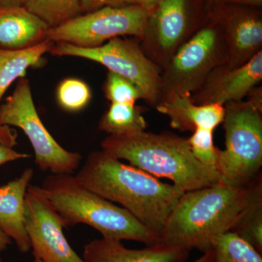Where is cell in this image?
Segmentation results:
<instances>
[{"instance_id": "1", "label": "cell", "mask_w": 262, "mask_h": 262, "mask_svg": "<svg viewBox=\"0 0 262 262\" xmlns=\"http://www.w3.org/2000/svg\"><path fill=\"white\" fill-rule=\"evenodd\" d=\"M75 177L84 187L125 208L158 236L185 192L102 149L90 153Z\"/></svg>"}, {"instance_id": "2", "label": "cell", "mask_w": 262, "mask_h": 262, "mask_svg": "<svg viewBox=\"0 0 262 262\" xmlns=\"http://www.w3.org/2000/svg\"><path fill=\"white\" fill-rule=\"evenodd\" d=\"M261 187L260 175L247 186L219 182L184 192L158 234L160 244L188 251H209L215 237L232 230Z\"/></svg>"}, {"instance_id": "3", "label": "cell", "mask_w": 262, "mask_h": 262, "mask_svg": "<svg viewBox=\"0 0 262 262\" xmlns=\"http://www.w3.org/2000/svg\"><path fill=\"white\" fill-rule=\"evenodd\" d=\"M101 146L114 158L126 160L156 178L168 179L184 192L209 187L220 180L216 168L194 158L187 139L171 133L143 130L108 135Z\"/></svg>"}, {"instance_id": "4", "label": "cell", "mask_w": 262, "mask_h": 262, "mask_svg": "<svg viewBox=\"0 0 262 262\" xmlns=\"http://www.w3.org/2000/svg\"><path fill=\"white\" fill-rule=\"evenodd\" d=\"M41 188L61 217L63 228L84 224L104 238L136 241L146 246L160 244L158 236L125 208L84 187L73 174H51Z\"/></svg>"}, {"instance_id": "5", "label": "cell", "mask_w": 262, "mask_h": 262, "mask_svg": "<svg viewBox=\"0 0 262 262\" xmlns=\"http://www.w3.org/2000/svg\"><path fill=\"white\" fill-rule=\"evenodd\" d=\"M225 149H220V182L247 186L259 177L262 166L261 111L250 101L225 105Z\"/></svg>"}, {"instance_id": "6", "label": "cell", "mask_w": 262, "mask_h": 262, "mask_svg": "<svg viewBox=\"0 0 262 262\" xmlns=\"http://www.w3.org/2000/svg\"><path fill=\"white\" fill-rule=\"evenodd\" d=\"M0 125L19 127L28 137L36 165L52 174H73L82 155L63 149L47 130L34 105L32 89L26 77L17 82L13 94L0 104Z\"/></svg>"}, {"instance_id": "7", "label": "cell", "mask_w": 262, "mask_h": 262, "mask_svg": "<svg viewBox=\"0 0 262 262\" xmlns=\"http://www.w3.org/2000/svg\"><path fill=\"white\" fill-rule=\"evenodd\" d=\"M149 14L135 5L104 7L48 29L47 39L77 47L95 48L121 36L143 37Z\"/></svg>"}, {"instance_id": "8", "label": "cell", "mask_w": 262, "mask_h": 262, "mask_svg": "<svg viewBox=\"0 0 262 262\" xmlns=\"http://www.w3.org/2000/svg\"><path fill=\"white\" fill-rule=\"evenodd\" d=\"M50 53L56 56H74L98 62L110 72L134 82L144 99L158 104L161 77L158 66L130 39L116 37L95 48H80L66 42H56Z\"/></svg>"}, {"instance_id": "9", "label": "cell", "mask_w": 262, "mask_h": 262, "mask_svg": "<svg viewBox=\"0 0 262 262\" xmlns=\"http://www.w3.org/2000/svg\"><path fill=\"white\" fill-rule=\"evenodd\" d=\"M24 217L35 259L42 262H85L69 244L63 234L61 217L39 186H29Z\"/></svg>"}, {"instance_id": "10", "label": "cell", "mask_w": 262, "mask_h": 262, "mask_svg": "<svg viewBox=\"0 0 262 262\" xmlns=\"http://www.w3.org/2000/svg\"><path fill=\"white\" fill-rule=\"evenodd\" d=\"M222 42L216 29L206 27L184 42L173 53L165 81L162 82H167L169 94L190 93L195 89L219 61Z\"/></svg>"}, {"instance_id": "11", "label": "cell", "mask_w": 262, "mask_h": 262, "mask_svg": "<svg viewBox=\"0 0 262 262\" xmlns=\"http://www.w3.org/2000/svg\"><path fill=\"white\" fill-rule=\"evenodd\" d=\"M189 253L162 244L130 249L122 241L102 237L86 244L82 258L85 262H185Z\"/></svg>"}, {"instance_id": "12", "label": "cell", "mask_w": 262, "mask_h": 262, "mask_svg": "<svg viewBox=\"0 0 262 262\" xmlns=\"http://www.w3.org/2000/svg\"><path fill=\"white\" fill-rule=\"evenodd\" d=\"M157 110L168 116L170 126L181 131L214 130L223 122L225 106L217 103L195 104L190 93H170L158 103Z\"/></svg>"}, {"instance_id": "13", "label": "cell", "mask_w": 262, "mask_h": 262, "mask_svg": "<svg viewBox=\"0 0 262 262\" xmlns=\"http://www.w3.org/2000/svg\"><path fill=\"white\" fill-rule=\"evenodd\" d=\"M262 79V52L260 51L244 64L227 69L212 77L203 93V104L225 105L241 101Z\"/></svg>"}, {"instance_id": "14", "label": "cell", "mask_w": 262, "mask_h": 262, "mask_svg": "<svg viewBox=\"0 0 262 262\" xmlns=\"http://www.w3.org/2000/svg\"><path fill=\"white\" fill-rule=\"evenodd\" d=\"M187 0H164L150 13L144 37L158 53H173L188 29Z\"/></svg>"}, {"instance_id": "15", "label": "cell", "mask_w": 262, "mask_h": 262, "mask_svg": "<svg viewBox=\"0 0 262 262\" xmlns=\"http://www.w3.org/2000/svg\"><path fill=\"white\" fill-rule=\"evenodd\" d=\"M34 173L32 168H26L18 178L0 187V229L14 241L22 253L31 250L24 210L26 194Z\"/></svg>"}, {"instance_id": "16", "label": "cell", "mask_w": 262, "mask_h": 262, "mask_svg": "<svg viewBox=\"0 0 262 262\" xmlns=\"http://www.w3.org/2000/svg\"><path fill=\"white\" fill-rule=\"evenodd\" d=\"M49 27L22 5L0 6V48L25 49L47 39Z\"/></svg>"}, {"instance_id": "17", "label": "cell", "mask_w": 262, "mask_h": 262, "mask_svg": "<svg viewBox=\"0 0 262 262\" xmlns=\"http://www.w3.org/2000/svg\"><path fill=\"white\" fill-rule=\"evenodd\" d=\"M226 34L229 47L227 69L244 64L261 51L262 21L258 15L247 12L234 13L227 20Z\"/></svg>"}, {"instance_id": "18", "label": "cell", "mask_w": 262, "mask_h": 262, "mask_svg": "<svg viewBox=\"0 0 262 262\" xmlns=\"http://www.w3.org/2000/svg\"><path fill=\"white\" fill-rule=\"evenodd\" d=\"M54 42L46 40L25 49L0 48V104L7 90L14 81L24 78L27 70L37 66L43 56L51 51Z\"/></svg>"}, {"instance_id": "19", "label": "cell", "mask_w": 262, "mask_h": 262, "mask_svg": "<svg viewBox=\"0 0 262 262\" xmlns=\"http://www.w3.org/2000/svg\"><path fill=\"white\" fill-rule=\"evenodd\" d=\"M142 110L130 103H112L98 123L99 130L108 135H120L145 130Z\"/></svg>"}, {"instance_id": "20", "label": "cell", "mask_w": 262, "mask_h": 262, "mask_svg": "<svg viewBox=\"0 0 262 262\" xmlns=\"http://www.w3.org/2000/svg\"><path fill=\"white\" fill-rule=\"evenodd\" d=\"M24 6L50 29L78 16L82 12L80 0H25Z\"/></svg>"}, {"instance_id": "21", "label": "cell", "mask_w": 262, "mask_h": 262, "mask_svg": "<svg viewBox=\"0 0 262 262\" xmlns=\"http://www.w3.org/2000/svg\"><path fill=\"white\" fill-rule=\"evenodd\" d=\"M211 249L214 262H262L261 253L233 232L215 237Z\"/></svg>"}, {"instance_id": "22", "label": "cell", "mask_w": 262, "mask_h": 262, "mask_svg": "<svg viewBox=\"0 0 262 262\" xmlns=\"http://www.w3.org/2000/svg\"><path fill=\"white\" fill-rule=\"evenodd\" d=\"M230 232L237 234L261 254L262 187L258 189Z\"/></svg>"}, {"instance_id": "23", "label": "cell", "mask_w": 262, "mask_h": 262, "mask_svg": "<svg viewBox=\"0 0 262 262\" xmlns=\"http://www.w3.org/2000/svg\"><path fill=\"white\" fill-rule=\"evenodd\" d=\"M56 97L58 104L66 111L78 112L89 104L91 91L84 81L67 78L58 84Z\"/></svg>"}, {"instance_id": "24", "label": "cell", "mask_w": 262, "mask_h": 262, "mask_svg": "<svg viewBox=\"0 0 262 262\" xmlns=\"http://www.w3.org/2000/svg\"><path fill=\"white\" fill-rule=\"evenodd\" d=\"M104 92L112 103L135 104L138 100L144 99L141 90L134 82L110 71L105 82Z\"/></svg>"}, {"instance_id": "25", "label": "cell", "mask_w": 262, "mask_h": 262, "mask_svg": "<svg viewBox=\"0 0 262 262\" xmlns=\"http://www.w3.org/2000/svg\"><path fill=\"white\" fill-rule=\"evenodd\" d=\"M193 155L206 166L217 169L220 149L213 142V131L196 129L187 139Z\"/></svg>"}, {"instance_id": "26", "label": "cell", "mask_w": 262, "mask_h": 262, "mask_svg": "<svg viewBox=\"0 0 262 262\" xmlns=\"http://www.w3.org/2000/svg\"><path fill=\"white\" fill-rule=\"evenodd\" d=\"M82 11L90 12L104 7H121L129 5L128 0H80Z\"/></svg>"}, {"instance_id": "27", "label": "cell", "mask_w": 262, "mask_h": 262, "mask_svg": "<svg viewBox=\"0 0 262 262\" xmlns=\"http://www.w3.org/2000/svg\"><path fill=\"white\" fill-rule=\"evenodd\" d=\"M29 155L18 152L13 147L0 144V166L15 160L27 159Z\"/></svg>"}, {"instance_id": "28", "label": "cell", "mask_w": 262, "mask_h": 262, "mask_svg": "<svg viewBox=\"0 0 262 262\" xmlns=\"http://www.w3.org/2000/svg\"><path fill=\"white\" fill-rule=\"evenodd\" d=\"M17 137L15 129L10 128L8 125H0V144L13 148L17 145Z\"/></svg>"}, {"instance_id": "29", "label": "cell", "mask_w": 262, "mask_h": 262, "mask_svg": "<svg viewBox=\"0 0 262 262\" xmlns=\"http://www.w3.org/2000/svg\"><path fill=\"white\" fill-rule=\"evenodd\" d=\"M164 0H128L129 5H135L141 7L149 13L153 11Z\"/></svg>"}, {"instance_id": "30", "label": "cell", "mask_w": 262, "mask_h": 262, "mask_svg": "<svg viewBox=\"0 0 262 262\" xmlns=\"http://www.w3.org/2000/svg\"><path fill=\"white\" fill-rule=\"evenodd\" d=\"M224 3H236L250 6L260 7L262 5V0H222Z\"/></svg>"}, {"instance_id": "31", "label": "cell", "mask_w": 262, "mask_h": 262, "mask_svg": "<svg viewBox=\"0 0 262 262\" xmlns=\"http://www.w3.org/2000/svg\"><path fill=\"white\" fill-rule=\"evenodd\" d=\"M11 244V239L0 229V253L5 251Z\"/></svg>"}, {"instance_id": "32", "label": "cell", "mask_w": 262, "mask_h": 262, "mask_svg": "<svg viewBox=\"0 0 262 262\" xmlns=\"http://www.w3.org/2000/svg\"><path fill=\"white\" fill-rule=\"evenodd\" d=\"M192 262H214L213 251L211 249L209 251H206V252L203 253L201 257L198 258V259L194 260Z\"/></svg>"}, {"instance_id": "33", "label": "cell", "mask_w": 262, "mask_h": 262, "mask_svg": "<svg viewBox=\"0 0 262 262\" xmlns=\"http://www.w3.org/2000/svg\"><path fill=\"white\" fill-rule=\"evenodd\" d=\"M25 0H0V6H9V5H22Z\"/></svg>"}, {"instance_id": "34", "label": "cell", "mask_w": 262, "mask_h": 262, "mask_svg": "<svg viewBox=\"0 0 262 262\" xmlns=\"http://www.w3.org/2000/svg\"><path fill=\"white\" fill-rule=\"evenodd\" d=\"M32 262H42V261H40V260L35 259V258H34V261H33Z\"/></svg>"}, {"instance_id": "35", "label": "cell", "mask_w": 262, "mask_h": 262, "mask_svg": "<svg viewBox=\"0 0 262 262\" xmlns=\"http://www.w3.org/2000/svg\"><path fill=\"white\" fill-rule=\"evenodd\" d=\"M0 262H3V260H2L1 256H0Z\"/></svg>"}]
</instances>
